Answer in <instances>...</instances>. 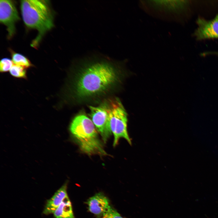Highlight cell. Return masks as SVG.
I'll use <instances>...</instances> for the list:
<instances>
[{
    "label": "cell",
    "instance_id": "obj_1",
    "mask_svg": "<svg viewBox=\"0 0 218 218\" xmlns=\"http://www.w3.org/2000/svg\"><path fill=\"white\" fill-rule=\"evenodd\" d=\"M82 65L74 84L79 97L84 98L102 93L118 79L117 66L105 58H94Z\"/></svg>",
    "mask_w": 218,
    "mask_h": 218
},
{
    "label": "cell",
    "instance_id": "obj_2",
    "mask_svg": "<svg viewBox=\"0 0 218 218\" xmlns=\"http://www.w3.org/2000/svg\"><path fill=\"white\" fill-rule=\"evenodd\" d=\"M20 8L25 25L38 31L31 44V46L37 48L45 35L54 26L53 13L48 1L22 0Z\"/></svg>",
    "mask_w": 218,
    "mask_h": 218
},
{
    "label": "cell",
    "instance_id": "obj_3",
    "mask_svg": "<svg viewBox=\"0 0 218 218\" xmlns=\"http://www.w3.org/2000/svg\"><path fill=\"white\" fill-rule=\"evenodd\" d=\"M92 121L86 115L79 114L73 119L69 126L71 134L81 150L86 154L107 155Z\"/></svg>",
    "mask_w": 218,
    "mask_h": 218
},
{
    "label": "cell",
    "instance_id": "obj_4",
    "mask_svg": "<svg viewBox=\"0 0 218 218\" xmlns=\"http://www.w3.org/2000/svg\"><path fill=\"white\" fill-rule=\"evenodd\" d=\"M107 108L110 127L114 136V147L117 145L121 138L124 139L131 145V140L127 130V114L121 101L118 99L114 100Z\"/></svg>",
    "mask_w": 218,
    "mask_h": 218
},
{
    "label": "cell",
    "instance_id": "obj_5",
    "mask_svg": "<svg viewBox=\"0 0 218 218\" xmlns=\"http://www.w3.org/2000/svg\"><path fill=\"white\" fill-rule=\"evenodd\" d=\"M140 5L146 11L159 17H168L184 8L188 3L186 0L143 1Z\"/></svg>",
    "mask_w": 218,
    "mask_h": 218
},
{
    "label": "cell",
    "instance_id": "obj_6",
    "mask_svg": "<svg viewBox=\"0 0 218 218\" xmlns=\"http://www.w3.org/2000/svg\"><path fill=\"white\" fill-rule=\"evenodd\" d=\"M20 18L15 2L11 0L0 1V22L5 25L8 39L12 38L16 32V23Z\"/></svg>",
    "mask_w": 218,
    "mask_h": 218
},
{
    "label": "cell",
    "instance_id": "obj_7",
    "mask_svg": "<svg viewBox=\"0 0 218 218\" xmlns=\"http://www.w3.org/2000/svg\"><path fill=\"white\" fill-rule=\"evenodd\" d=\"M89 108L92 121L101 135L104 142L106 143L112 133L107 107L90 106Z\"/></svg>",
    "mask_w": 218,
    "mask_h": 218
},
{
    "label": "cell",
    "instance_id": "obj_8",
    "mask_svg": "<svg viewBox=\"0 0 218 218\" xmlns=\"http://www.w3.org/2000/svg\"><path fill=\"white\" fill-rule=\"evenodd\" d=\"M196 23L197 28L194 35L197 40L218 38V15L210 20L199 17Z\"/></svg>",
    "mask_w": 218,
    "mask_h": 218
},
{
    "label": "cell",
    "instance_id": "obj_9",
    "mask_svg": "<svg viewBox=\"0 0 218 218\" xmlns=\"http://www.w3.org/2000/svg\"><path fill=\"white\" fill-rule=\"evenodd\" d=\"M86 203L89 211L100 218L111 206L108 198L101 192L90 198Z\"/></svg>",
    "mask_w": 218,
    "mask_h": 218
},
{
    "label": "cell",
    "instance_id": "obj_10",
    "mask_svg": "<svg viewBox=\"0 0 218 218\" xmlns=\"http://www.w3.org/2000/svg\"><path fill=\"white\" fill-rule=\"evenodd\" d=\"M68 182L67 181L48 200L43 210L45 215L54 213L64 199L68 196L67 192Z\"/></svg>",
    "mask_w": 218,
    "mask_h": 218
},
{
    "label": "cell",
    "instance_id": "obj_11",
    "mask_svg": "<svg viewBox=\"0 0 218 218\" xmlns=\"http://www.w3.org/2000/svg\"><path fill=\"white\" fill-rule=\"evenodd\" d=\"M53 214L56 218H75L68 196L64 199Z\"/></svg>",
    "mask_w": 218,
    "mask_h": 218
},
{
    "label": "cell",
    "instance_id": "obj_12",
    "mask_svg": "<svg viewBox=\"0 0 218 218\" xmlns=\"http://www.w3.org/2000/svg\"><path fill=\"white\" fill-rule=\"evenodd\" d=\"M12 60L15 64L23 67L26 69L33 66L30 60L25 56L9 49Z\"/></svg>",
    "mask_w": 218,
    "mask_h": 218
},
{
    "label": "cell",
    "instance_id": "obj_13",
    "mask_svg": "<svg viewBox=\"0 0 218 218\" xmlns=\"http://www.w3.org/2000/svg\"><path fill=\"white\" fill-rule=\"evenodd\" d=\"M9 72L12 76L15 78H27L26 68L21 66L13 65Z\"/></svg>",
    "mask_w": 218,
    "mask_h": 218
},
{
    "label": "cell",
    "instance_id": "obj_14",
    "mask_svg": "<svg viewBox=\"0 0 218 218\" xmlns=\"http://www.w3.org/2000/svg\"><path fill=\"white\" fill-rule=\"evenodd\" d=\"M12 60L5 58H2L0 62V71L1 72L4 73L9 71L13 65Z\"/></svg>",
    "mask_w": 218,
    "mask_h": 218
},
{
    "label": "cell",
    "instance_id": "obj_15",
    "mask_svg": "<svg viewBox=\"0 0 218 218\" xmlns=\"http://www.w3.org/2000/svg\"><path fill=\"white\" fill-rule=\"evenodd\" d=\"M101 218H125L122 217L114 208L111 206L104 213Z\"/></svg>",
    "mask_w": 218,
    "mask_h": 218
},
{
    "label": "cell",
    "instance_id": "obj_16",
    "mask_svg": "<svg viewBox=\"0 0 218 218\" xmlns=\"http://www.w3.org/2000/svg\"><path fill=\"white\" fill-rule=\"evenodd\" d=\"M213 53L218 56V52H213Z\"/></svg>",
    "mask_w": 218,
    "mask_h": 218
}]
</instances>
